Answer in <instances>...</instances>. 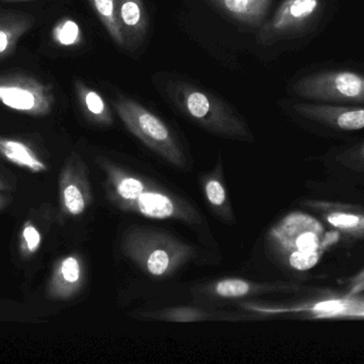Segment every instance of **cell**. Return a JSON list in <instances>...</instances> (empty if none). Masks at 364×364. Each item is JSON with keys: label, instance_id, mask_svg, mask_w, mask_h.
Here are the masks:
<instances>
[{"label": "cell", "instance_id": "obj_1", "mask_svg": "<svg viewBox=\"0 0 364 364\" xmlns=\"http://www.w3.org/2000/svg\"><path fill=\"white\" fill-rule=\"evenodd\" d=\"M97 162L106 175L109 200L121 211L151 219H176L188 224L200 222V215L178 197L128 172L108 158L100 157Z\"/></svg>", "mask_w": 364, "mask_h": 364}, {"label": "cell", "instance_id": "obj_2", "mask_svg": "<svg viewBox=\"0 0 364 364\" xmlns=\"http://www.w3.org/2000/svg\"><path fill=\"white\" fill-rule=\"evenodd\" d=\"M121 250L139 269L156 278L173 275L197 256L192 246L151 227L128 228L122 235Z\"/></svg>", "mask_w": 364, "mask_h": 364}, {"label": "cell", "instance_id": "obj_3", "mask_svg": "<svg viewBox=\"0 0 364 364\" xmlns=\"http://www.w3.org/2000/svg\"><path fill=\"white\" fill-rule=\"evenodd\" d=\"M166 90L175 106L205 130L229 138L252 137L241 117L214 94L181 80L170 81Z\"/></svg>", "mask_w": 364, "mask_h": 364}, {"label": "cell", "instance_id": "obj_4", "mask_svg": "<svg viewBox=\"0 0 364 364\" xmlns=\"http://www.w3.org/2000/svg\"><path fill=\"white\" fill-rule=\"evenodd\" d=\"M113 105L127 130L143 145L173 166L186 168V158L181 143L159 117L126 96H117Z\"/></svg>", "mask_w": 364, "mask_h": 364}, {"label": "cell", "instance_id": "obj_5", "mask_svg": "<svg viewBox=\"0 0 364 364\" xmlns=\"http://www.w3.org/2000/svg\"><path fill=\"white\" fill-rule=\"evenodd\" d=\"M269 244L294 271H309L320 259L318 224L301 214H291L274 227L269 234Z\"/></svg>", "mask_w": 364, "mask_h": 364}, {"label": "cell", "instance_id": "obj_6", "mask_svg": "<svg viewBox=\"0 0 364 364\" xmlns=\"http://www.w3.org/2000/svg\"><path fill=\"white\" fill-rule=\"evenodd\" d=\"M292 90L307 100L363 105L364 74L352 71L314 73L296 81Z\"/></svg>", "mask_w": 364, "mask_h": 364}, {"label": "cell", "instance_id": "obj_7", "mask_svg": "<svg viewBox=\"0 0 364 364\" xmlns=\"http://www.w3.org/2000/svg\"><path fill=\"white\" fill-rule=\"evenodd\" d=\"M320 0H284L275 14L261 25L257 42L263 46L303 31L316 17Z\"/></svg>", "mask_w": 364, "mask_h": 364}, {"label": "cell", "instance_id": "obj_8", "mask_svg": "<svg viewBox=\"0 0 364 364\" xmlns=\"http://www.w3.org/2000/svg\"><path fill=\"white\" fill-rule=\"evenodd\" d=\"M51 89L31 77H0V103L12 110L31 115L50 113L53 105Z\"/></svg>", "mask_w": 364, "mask_h": 364}, {"label": "cell", "instance_id": "obj_9", "mask_svg": "<svg viewBox=\"0 0 364 364\" xmlns=\"http://www.w3.org/2000/svg\"><path fill=\"white\" fill-rule=\"evenodd\" d=\"M299 115L342 130L364 128V107L333 106V105L297 104Z\"/></svg>", "mask_w": 364, "mask_h": 364}, {"label": "cell", "instance_id": "obj_10", "mask_svg": "<svg viewBox=\"0 0 364 364\" xmlns=\"http://www.w3.org/2000/svg\"><path fill=\"white\" fill-rule=\"evenodd\" d=\"M218 12L248 27H261L272 0H205Z\"/></svg>", "mask_w": 364, "mask_h": 364}, {"label": "cell", "instance_id": "obj_11", "mask_svg": "<svg viewBox=\"0 0 364 364\" xmlns=\"http://www.w3.org/2000/svg\"><path fill=\"white\" fill-rule=\"evenodd\" d=\"M117 14L125 47L134 49L140 46L147 32V14L143 0H119Z\"/></svg>", "mask_w": 364, "mask_h": 364}, {"label": "cell", "instance_id": "obj_12", "mask_svg": "<svg viewBox=\"0 0 364 364\" xmlns=\"http://www.w3.org/2000/svg\"><path fill=\"white\" fill-rule=\"evenodd\" d=\"M31 25L32 17L26 15H0V59L13 53L19 38Z\"/></svg>", "mask_w": 364, "mask_h": 364}, {"label": "cell", "instance_id": "obj_13", "mask_svg": "<svg viewBox=\"0 0 364 364\" xmlns=\"http://www.w3.org/2000/svg\"><path fill=\"white\" fill-rule=\"evenodd\" d=\"M0 154L9 162L28 169L31 172H42L47 169L46 165L40 160L26 143L14 139L0 138Z\"/></svg>", "mask_w": 364, "mask_h": 364}, {"label": "cell", "instance_id": "obj_14", "mask_svg": "<svg viewBox=\"0 0 364 364\" xmlns=\"http://www.w3.org/2000/svg\"><path fill=\"white\" fill-rule=\"evenodd\" d=\"M76 92L83 110L91 119L102 125H112L113 117L110 108L97 91L78 81Z\"/></svg>", "mask_w": 364, "mask_h": 364}, {"label": "cell", "instance_id": "obj_15", "mask_svg": "<svg viewBox=\"0 0 364 364\" xmlns=\"http://www.w3.org/2000/svg\"><path fill=\"white\" fill-rule=\"evenodd\" d=\"M89 1L112 40L119 46L125 47V41H124L119 14H117L119 0H89Z\"/></svg>", "mask_w": 364, "mask_h": 364}, {"label": "cell", "instance_id": "obj_16", "mask_svg": "<svg viewBox=\"0 0 364 364\" xmlns=\"http://www.w3.org/2000/svg\"><path fill=\"white\" fill-rule=\"evenodd\" d=\"M211 293L220 298H241L260 290L258 286L242 279H225L211 286Z\"/></svg>", "mask_w": 364, "mask_h": 364}, {"label": "cell", "instance_id": "obj_17", "mask_svg": "<svg viewBox=\"0 0 364 364\" xmlns=\"http://www.w3.org/2000/svg\"><path fill=\"white\" fill-rule=\"evenodd\" d=\"M63 202L70 215H81L89 203L87 188H83L79 182H68L63 188Z\"/></svg>", "mask_w": 364, "mask_h": 364}, {"label": "cell", "instance_id": "obj_18", "mask_svg": "<svg viewBox=\"0 0 364 364\" xmlns=\"http://www.w3.org/2000/svg\"><path fill=\"white\" fill-rule=\"evenodd\" d=\"M53 38L61 46L72 47L80 44L82 33L76 21L64 19L53 30Z\"/></svg>", "mask_w": 364, "mask_h": 364}, {"label": "cell", "instance_id": "obj_19", "mask_svg": "<svg viewBox=\"0 0 364 364\" xmlns=\"http://www.w3.org/2000/svg\"><path fill=\"white\" fill-rule=\"evenodd\" d=\"M205 198L214 209H218L223 212H229L226 189H225L224 185L220 181V179L216 177V175H212V177H207V180H205Z\"/></svg>", "mask_w": 364, "mask_h": 364}, {"label": "cell", "instance_id": "obj_20", "mask_svg": "<svg viewBox=\"0 0 364 364\" xmlns=\"http://www.w3.org/2000/svg\"><path fill=\"white\" fill-rule=\"evenodd\" d=\"M156 318L160 320L171 321V322H198V321L208 320L210 318L207 312L194 308H174L166 310L156 314Z\"/></svg>", "mask_w": 364, "mask_h": 364}, {"label": "cell", "instance_id": "obj_21", "mask_svg": "<svg viewBox=\"0 0 364 364\" xmlns=\"http://www.w3.org/2000/svg\"><path fill=\"white\" fill-rule=\"evenodd\" d=\"M60 275L64 284L68 286H77L81 279V266L78 259L68 256L62 261L60 266Z\"/></svg>", "mask_w": 364, "mask_h": 364}, {"label": "cell", "instance_id": "obj_22", "mask_svg": "<svg viewBox=\"0 0 364 364\" xmlns=\"http://www.w3.org/2000/svg\"><path fill=\"white\" fill-rule=\"evenodd\" d=\"M333 226L342 229H354L364 224V219L353 214L333 213L328 217Z\"/></svg>", "mask_w": 364, "mask_h": 364}, {"label": "cell", "instance_id": "obj_23", "mask_svg": "<svg viewBox=\"0 0 364 364\" xmlns=\"http://www.w3.org/2000/svg\"><path fill=\"white\" fill-rule=\"evenodd\" d=\"M23 236L26 241V246H27L28 250H29L30 252H34L40 247L41 234L40 232L36 230V227H26V228L23 229Z\"/></svg>", "mask_w": 364, "mask_h": 364}, {"label": "cell", "instance_id": "obj_24", "mask_svg": "<svg viewBox=\"0 0 364 364\" xmlns=\"http://www.w3.org/2000/svg\"><path fill=\"white\" fill-rule=\"evenodd\" d=\"M4 1H26V0H4Z\"/></svg>", "mask_w": 364, "mask_h": 364}, {"label": "cell", "instance_id": "obj_25", "mask_svg": "<svg viewBox=\"0 0 364 364\" xmlns=\"http://www.w3.org/2000/svg\"><path fill=\"white\" fill-rule=\"evenodd\" d=\"M363 156H364V147H363Z\"/></svg>", "mask_w": 364, "mask_h": 364}]
</instances>
